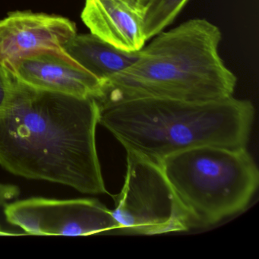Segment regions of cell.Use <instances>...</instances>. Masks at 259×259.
Returning <instances> with one entry per match:
<instances>
[{
  "label": "cell",
  "mask_w": 259,
  "mask_h": 259,
  "mask_svg": "<svg viewBox=\"0 0 259 259\" xmlns=\"http://www.w3.org/2000/svg\"><path fill=\"white\" fill-rule=\"evenodd\" d=\"M66 54L103 83L131 66L139 52H125L97 36L78 34L64 46Z\"/></svg>",
  "instance_id": "30bf717a"
},
{
  "label": "cell",
  "mask_w": 259,
  "mask_h": 259,
  "mask_svg": "<svg viewBox=\"0 0 259 259\" xmlns=\"http://www.w3.org/2000/svg\"><path fill=\"white\" fill-rule=\"evenodd\" d=\"M103 85L98 103L140 98L212 101L233 96L237 78L220 56L221 30L204 19L161 31Z\"/></svg>",
  "instance_id": "3957f363"
},
{
  "label": "cell",
  "mask_w": 259,
  "mask_h": 259,
  "mask_svg": "<svg viewBox=\"0 0 259 259\" xmlns=\"http://www.w3.org/2000/svg\"><path fill=\"white\" fill-rule=\"evenodd\" d=\"M189 0H148L142 7L146 40L152 39L174 22Z\"/></svg>",
  "instance_id": "8fae6325"
},
{
  "label": "cell",
  "mask_w": 259,
  "mask_h": 259,
  "mask_svg": "<svg viewBox=\"0 0 259 259\" xmlns=\"http://www.w3.org/2000/svg\"><path fill=\"white\" fill-rule=\"evenodd\" d=\"M18 233H12V232L6 231L0 227V236H18Z\"/></svg>",
  "instance_id": "5bb4252c"
},
{
  "label": "cell",
  "mask_w": 259,
  "mask_h": 259,
  "mask_svg": "<svg viewBox=\"0 0 259 259\" xmlns=\"http://www.w3.org/2000/svg\"><path fill=\"white\" fill-rule=\"evenodd\" d=\"M10 72L19 81L40 90L95 100L102 95L104 83L66 54L35 53L16 62Z\"/></svg>",
  "instance_id": "ba28073f"
},
{
  "label": "cell",
  "mask_w": 259,
  "mask_h": 259,
  "mask_svg": "<svg viewBox=\"0 0 259 259\" xmlns=\"http://www.w3.org/2000/svg\"><path fill=\"white\" fill-rule=\"evenodd\" d=\"M76 34L75 24L63 16L31 11L10 13L0 20V65L10 71L16 62L35 53L66 54L65 45Z\"/></svg>",
  "instance_id": "52a82bcc"
},
{
  "label": "cell",
  "mask_w": 259,
  "mask_h": 259,
  "mask_svg": "<svg viewBox=\"0 0 259 259\" xmlns=\"http://www.w3.org/2000/svg\"><path fill=\"white\" fill-rule=\"evenodd\" d=\"M160 165L189 228L212 225L242 211L258 186V169L246 147H195Z\"/></svg>",
  "instance_id": "277c9868"
},
{
  "label": "cell",
  "mask_w": 259,
  "mask_h": 259,
  "mask_svg": "<svg viewBox=\"0 0 259 259\" xmlns=\"http://www.w3.org/2000/svg\"><path fill=\"white\" fill-rule=\"evenodd\" d=\"M148 0H138V7L139 8L142 9V7L145 5L147 2H148Z\"/></svg>",
  "instance_id": "9a60e30c"
},
{
  "label": "cell",
  "mask_w": 259,
  "mask_h": 259,
  "mask_svg": "<svg viewBox=\"0 0 259 259\" xmlns=\"http://www.w3.org/2000/svg\"><path fill=\"white\" fill-rule=\"evenodd\" d=\"M81 18L92 34L120 51L145 46L142 10L126 0H85Z\"/></svg>",
  "instance_id": "9c48e42d"
},
{
  "label": "cell",
  "mask_w": 259,
  "mask_h": 259,
  "mask_svg": "<svg viewBox=\"0 0 259 259\" xmlns=\"http://www.w3.org/2000/svg\"><path fill=\"white\" fill-rule=\"evenodd\" d=\"M4 213L27 234L89 236L119 230L111 210L92 198H27L6 204Z\"/></svg>",
  "instance_id": "8992f818"
},
{
  "label": "cell",
  "mask_w": 259,
  "mask_h": 259,
  "mask_svg": "<svg viewBox=\"0 0 259 259\" xmlns=\"http://www.w3.org/2000/svg\"><path fill=\"white\" fill-rule=\"evenodd\" d=\"M13 82V73L0 65V112L2 111L10 98Z\"/></svg>",
  "instance_id": "7c38bea8"
},
{
  "label": "cell",
  "mask_w": 259,
  "mask_h": 259,
  "mask_svg": "<svg viewBox=\"0 0 259 259\" xmlns=\"http://www.w3.org/2000/svg\"><path fill=\"white\" fill-rule=\"evenodd\" d=\"M98 124L93 98L40 90L13 75L0 112V165L24 178L108 194L97 151Z\"/></svg>",
  "instance_id": "6da1fadb"
},
{
  "label": "cell",
  "mask_w": 259,
  "mask_h": 259,
  "mask_svg": "<svg viewBox=\"0 0 259 259\" xmlns=\"http://www.w3.org/2000/svg\"><path fill=\"white\" fill-rule=\"evenodd\" d=\"M97 104L98 124L126 152L159 165L195 147L245 148L254 115L249 101L233 96L212 101L140 98Z\"/></svg>",
  "instance_id": "7a4b0ae2"
},
{
  "label": "cell",
  "mask_w": 259,
  "mask_h": 259,
  "mask_svg": "<svg viewBox=\"0 0 259 259\" xmlns=\"http://www.w3.org/2000/svg\"><path fill=\"white\" fill-rule=\"evenodd\" d=\"M123 187L111 210L119 230L160 235L189 230V224L160 165L126 152Z\"/></svg>",
  "instance_id": "5b68a950"
},
{
  "label": "cell",
  "mask_w": 259,
  "mask_h": 259,
  "mask_svg": "<svg viewBox=\"0 0 259 259\" xmlns=\"http://www.w3.org/2000/svg\"><path fill=\"white\" fill-rule=\"evenodd\" d=\"M20 189L13 184L0 183V206L6 205L8 201L18 198Z\"/></svg>",
  "instance_id": "4fadbf2b"
},
{
  "label": "cell",
  "mask_w": 259,
  "mask_h": 259,
  "mask_svg": "<svg viewBox=\"0 0 259 259\" xmlns=\"http://www.w3.org/2000/svg\"><path fill=\"white\" fill-rule=\"evenodd\" d=\"M126 1L130 2V4H133V5L136 6V7H138V0H126Z\"/></svg>",
  "instance_id": "2e32d148"
}]
</instances>
